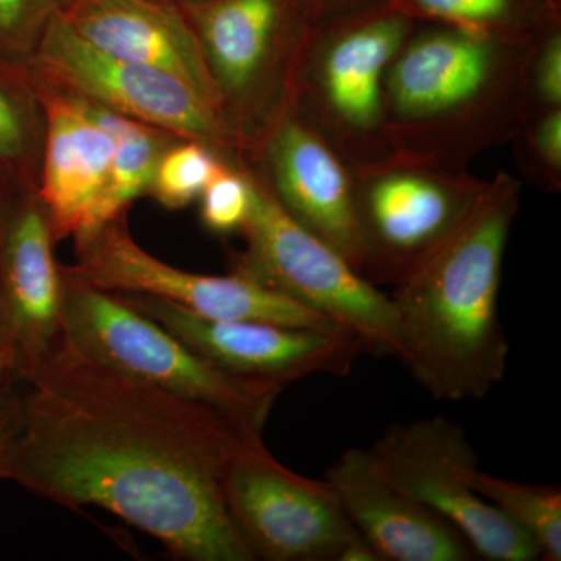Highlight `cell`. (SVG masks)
Here are the masks:
<instances>
[{
	"label": "cell",
	"mask_w": 561,
	"mask_h": 561,
	"mask_svg": "<svg viewBox=\"0 0 561 561\" xmlns=\"http://www.w3.org/2000/svg\"><path fill=\"white\" fill-rule=\"evenodd\" d=\"M47 121L41 198L55 236L76 238L105 187L114 142L83 102L55 99Z\"/></svg>",
	"instance_id": "cell-18"
},
{
	"label": "cell",
	"mask_w": 561,
	"mask_h": 561,
	"mask_svg": "<svg viewBox=\"0 0 561 561\" xmlns=\"http://www.w3.org/2000/svg\"><path fill=\"white\" fill-rule=\"evenodd\" d=\"M83 103L92 119L110 133L114 153L105 187L76 236L77 242L91 238L110 221L119 219L135 198L149 191L161 160L160 142L146 124L105 106Z\"/></svg>",
	"instance_id": "cell-19"
},
{
	"label": "cell",
	"mask_w": 561,
	"mask_h": 561,
	"mask_svg": "<svg viewBox=\"0 0 561 561\" xmlns=\"http://www.w3.org/2000/svg\"><path fill=\"white\" fill-rule=\"evenodd\" d=\"M184 2H186V7H192V5H201V3L209 2V0H184Z\"/></svg>",
	"instance_id": "cell-30"
},
{
	"label": "cell",
	"mask_w": 561,
	"mask_h": 561,
	"mask_svg": "<svg viewBox=\"0 0 561 561\" xmlns=\"http://www.w3.org/2000/svg\"><path fill=\"white\" fill-rule=\"evenodd\" d=\"M22 131L16 111L0 91V153H13L20 149Z\"/></svg>",
	"instance_id": "cell-26"
},
{
	"label": "cell",
	"mask_w": 561,
	"mask_h": 561,
	"mask_svg": "<svg viewBox=\"0 0 561 561\" xmlns=\"http://www.w3.org/2000/svg\"><path fill=\"white\" fill-rule=\"evenodd\" d=\"M419 22L454 25L500 38L537 43L561 27V0H389Z\"/></svg>",
	"instance_id": "cell-20"
},
{
	"label": "cell",
	"mask_w": 561,
	"mask_h": 561,
	"mask_svg": "<svg viewBox=\"0 0 561 561\" xmlns=\"http://www.w3.org/2000/svg\"><path fill=\"white\" fill-rule=\"evenodd\" d=\"M262 153L265 183L283 209L360 273L348 165L294 108L264 133Z\"/></svg>",
	"instance_id": "cell-15"
},
{
	"label": "cell",
	"mask_w": 561,
	"mask_h": 561,
	"mask_svg": "<svg viewBox=\"0 0 561 561\" xmlns=\"http://www.w3.org/2000/svg\"><path fill=\"white\" fill-rule=\"evenodd\" d=\"M317 2H319L324 16V14L339 13V11L359 9V7L381 2V0H317Z\"/></svg>",
	"instance_id": "cell-29"
},
{
	"label": "cell",
	"mask_w": 561,
	"mask_h": 561,
	"mask_svg": "<svg viewBox=\"0 0 561 561\" xmlns=\"http://www.w3.org/2000/svg\"><path fill=\"white\" fill-rule=\"evenodd\" d=\"M39 57L55 79L114 113L214 150L245 146L224 114L186 81L95 49L70 27L60 9L47 18Z\"/></svg>",
	"instance_id": "cell-12"
},
{
	"label": "cell",
	"mask_w": 561,
	"mask_h": 561,
	"mask_svg": "<svg viewBox=\"0 0 561 561\" xmlns=\"http://www.w3.org/2000/svg\"><path fill=\"white\" fill-rule=\"evenodd\" d=\"M202 197V221L209 231L227 234L242 230L251 205V187L247 171L225 168Z\"/></svg>",
	"instance_id": "cell-24"
},
{
	"label": "cell",
	"mask_w": 561,
	"mask_h": 561,
	"mask_svg": "<svg viewBox=\"0 0 561 561\" xmlns=\"http://www.w3.org/2000/svg\"><path fill=\"white\" fill-rule=\"evenodd\" d=\"M343 512L354 529L386 561L478 559L456 527L391 483L370 449L351 448L328 468Z\"/></svg>",
	"instance_id": "cell-16"
},
{
	"label": "cell",
	"mask_w": 561,
	"mask_h": 561,
	"mask_svg": "<svg viewBox=\"0 0 561 561\" xmlns=\"http://www.w3.org/2000/svg\"><path fill=\"white\" fill-rule=\"evenodd\" d=\"M79 262L70 268L99 289L150 295L210 319L254 320L291 328L346 331L320 313L276 294L256 280L180 271L147 253L119 219L77 242ZM350 332V331H348Z\"/></svg>",
	"instance_id": "cell-11"
},
{
	"label": "cell",
	"mask_w": 561,
	"mask_h": 561,
	"mask_svg": "<svg viewBox=\"0 0 561 561\" xmlns=\"http://www.w3.org/2000/svg\"><path fill=\"white\" fill-rule=\"evenodd\" d=\"M13 386L14 371L11 368L5 351L0 346V420H2L3 411H5Z\"/></svg>",
	"instance_id": "cell-28"
},
{
	"label": "cell",
	"mask_w": 561,
	"mask_h": 561,
	"mask_svg": "<svg viewBox=\"0 0 561 561\" xmlns=\"http://www.w3.org/2000/svg\"><path fill=\"white\" fill-rule=\"evenodd\" d=\"M225 168L228 165L217 158L216 150L191 140L161 157L150 190L161 205L183 208L201 197Z\"/></svg>",
	"instance_id": "cell-22"
},
{
	"label": "cell",
	"mask_w": 561,
	"mask_h": 561,
	"mask_svg": "<svg viewBox=\"0 0 561 561\" xmlns=\"http://www.w3.org/2000/svg\"><path fill=\"white\" fill-rule=\"evenodd\" d=\"M60 11L95 49L179 77L224 114L197 32L168 0H76Z\"/></svg>",
	"instance_id": "cell-17"
},
{
	"label": "cell",
	"mask_w": 561,
	"mask_h": 561,
	"mask_svg": "<svg viewBox=\"0 0 561 561\" xmlns=\"http://www.w3.org/2000/svg\"><path fill=\"white\" fill-rule=\"evenodd\" d=\"M370 453L391 483L456 527L476 557L540 559L535 542L472 485L479 457L459 424L446 416L394 423Z\"/></svg>",
	"instance_id": "cell-10"
},
{
	"label": "cell",
	"mask_w": 561,
	"mask_h": 561,
	"mask_svg": "<svg viewBox=\"0 0 561 561\" xmlns=\"http://www.w3.org/2000/svg\"><path fill=\"white\" fill-rule=\"evenodd\" d=\"M225 507L254 560L379 561L331 483L280 465L257 438L221 476Z\"/></svg>",
	"instance_id": "cell-8"
},
{
	"label": "cell",
	"mask_w": 561,
	"mask_h": 561,
	"mask_svg": "<svg viewBox=\"0 0 561 561\" xmlns=\"http://www.w3.org/2000/svg\"><path fill=\"white\" fill-rule=\"evenodd\" d=\"M474 489L491 502L540 551V559L561 560V490L496 478L476 470Z\"/></svg>",
	"instance_id": "cell-21"
},
{
	"label": "cell",
	"mask_w": 561,
	"mask_h": 561,
	"mask_svg": "<svg viewBox=\"0 0 561 561\" xmlns=\"http://www.w3.org/2000/svg\"><path fill=\"white\" fill-rule=\"evenodd\" d=\"M522 187L497 172L456 234L390 295L400 360L437 400H481L507 370L497 306Z\"/></svg>",
	"instance_id": "cell-2"
},
{
	"label": "cell",
	"mask_w": 561,
	"mask_h": 561,
	"mask_svg": "<svg viewBox=\"0 0 561 561\" xmlns=\"http://www.w3.org/2000/svg\"><path fill=\"white\" fill-rule=\"evenodd\" d=\"M46 210H18L0 238V346L14 376L35 370L65 341L62 271Z\"/></svg>",
	"instance_id": "cell-14"
},
{
	"label": "cell",
	"mask_w": 561,
	"mask_h": 561,
	"mask_svg": "<svg viewBox=\"0 0 561 561\" xmlns=\"http://www.w3.org/2000/svg\"><path fill=\"white\" fill-rule=\"evenodd\" d=\"M228 122L294 103L301 61L323 16L317 0H209L187 7ZM231 127V125H230Z\"/></svg>",
	"instance_id": "cell-9"
},
{
	"label": "cell",
	"mask_w": 561,
	"mask_h": 561,
	"mask_svg": "<svg viewBox=\"0 0 561 561\" xmlns=\"http://www.w3.org/2000/svg\"><path fill=\"white\" fill-rule=\"evenodd\" d=\"M247 175L251 205L241 230L247 249L236 254L232 272L341 324L360 339L367 354L400 359L397 312L390 295L291 219L262 176Z\"/></svg>",
	"instance_id": "cell-6"
},
{
	"label": "cell",
	"mask_w": 561,
	"mask_h": 561,
	"mask_svg": "<svg viewBox=\"0 0 561 561\" xmlns=\"http://www.w3.org/2000/svg\"><path fill=\"white\" fill-rule=\"evenodd\" d=\"M32 0H0V31H11L16 27L28 9Z\"/></svg>",
	"instance_id": "cell-27"
},
{
	"label": "cell",
	"mask_w": 561,
	"mask_h": 561,
	"mask_svg": "<svg viewBox=\"0 0 561 561\" xmlns=\"http://www.w3.org/2000/svg\"><path fill=\"white\" fill-rule=\"evenodd\" d=\"M419 21L389 0L321 16L295 87L294 108L350 169L391 157L386 76Z\"/></svg>",
	"instance_id": "cell-4"
},
{
	"label": "cell",
	"mask_w": 561,
	"mask_h": 561,
	"mask_svg": "<svg viewBox=\"0 0 561 561\" xmlns=\"http://www.w3.org/2000/svg\"><path fill=\"white\" fill-rule=\"evenodd\" d=\"M65 337L88 357L181 400L264 430L280 391L231 378L119 295L62 271Z\"/></svg>",
	"instance_id": "cell-5"
},
{
	"label": "cell",
	"mask_w": 561,
	"mask_h": 561,
	"mask_svg": "<svg viewBox=\"0 0 561 561\" xmlns=\"http://www.w3.org/2000/svg\"><path fill=\"white\" fill-rule=\"evenodd\" d=\"M61 2H62L61 7H66V5H69V3L76 2V0H61ZM61 7H58V9H61Z\"/></svg>",
	"instance_id": "cell-31"
},
{
	"label": "cell",
	"mask_w": 561,
	"mask_h": 561,
	"mask_svg": "<svg viewBox=\"0 0 561 561\" xmlns=\"http://www.w3.org/2000/svg\"><path fill=\"white\" fill-rule=\"evenodd\" d=\"M116 295L172 332L217 370L279 391L312 375L346 376L359 356L367 354L360 339L348 331L210 319L150 295Z\"/></svg>",
	"instance_id": "cell-13"
},
{
	"label": "cell",
	"mask_w": 561,
	"mask_h": 561,
	"mask_svg": "<svg viewBox=\"0 0 561 561\" xmlns=\"http://www.w3.org/2000/svg\"><path fill=\"white\" fill-rule=\"evenodd\" d=\"M360 247V275L400 286L456 234L490 186L468 171L391 154L350 169Z\"/></svg>",
	"instance_id": "cell-7"
},
{
	"label": "cell",
	"mask_w": 561,
	"mask_h": 561,
	"mask_svg": "<svg viewBox=\"0 0 561 561\" xmlns=\"http://www.w3.org/2000/svg\"><path fill=\"white\" fill-rule=\"evenodd\" d=\"M537 43L419 22L387 70L391 153L467 171L479 154L512 142L529 114L527 73Z\"/></svg>",
	"instance_id": "cell-3"
},
{
	"label": "cell",
	"mask_w": 561,
	"mask_h": 561,
	"mask_svg": "<svg viewBox=\"0 0 561 561\" xmlns=\"http://www.w3.org/2000/svg\"><path fill=\"white\" fill-rule=\"evenodd\" d=\"M523 175L542 191L561 190V108L527 114L512 140Z\"/></svg>",
	"instance_id": "cell-23"
},
{
	"label": "cell",
	"mask_w": 561,
	"mask_h": 561,
	"mask_svg": "<svg viewBox=\"0 0 561 561\" xmlns=\"http://www.w3.org/2000/svg\"><path fill=\"white\" fill-rule=\"evenodd\" d=\"M262 431L99 364L65 337L16 378L0 481L68 508H105L187 561H254L221 493Z\"/></svg>",
	"instance_id": "cell-1"
},
{
	"label": "cell",
	"mask_w": 561,
	"mask_h": 561,
	"mask_svg": "<svg viewBox=\"0 0 561 561\" xmlns=\"http://www.w3.org/2000/svg\"><path fill=\"white\" fill-rule=\"evenodd\" d=\"M529 113L561 108V27L546 33L531 50L529 73Z\"/></svg>",
	"instance_id": "cell-25"
}]
</instances>
